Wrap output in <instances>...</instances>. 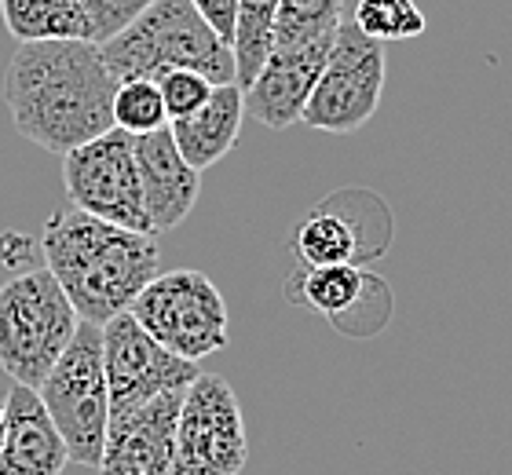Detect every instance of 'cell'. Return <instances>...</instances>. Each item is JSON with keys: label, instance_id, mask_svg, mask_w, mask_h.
<instances>
[{"label": "cell", "instance_id": "1", "mask_svg": "<svg viewBox=\"0 0 512 475\" xmlns=\"http://www.w3.org/2000/svg\"><path fill=\"white\" fill-rule=\"evenodd\" d=\"M118 81L92 41L19 44L4 70V103L22 139L70 154L114 128Z\"/></svg>", "mask_w": 512, "mask_h": 475}, {"label": "cell", "instance_id": "2", "mask_svg": "<svg viewBox=\"0 0 512 475\" xmlns=\"http://www.w3.org/2000/svg\"><path fill=\"white\" fill-rule=\"evenodd\" d=\"M41 253L44 267L74 304L77 318L92 326H103L128 311L161 264L154 234L114 227L74 205L48 216L41 231Z\"/></svg>", "mask_w": 512, "mask_h": 475}, {"label": "cell", "instance_id": "3", "mask_svg": "<svg viewBox=\"0 0 512 475\" xmlns=\"http://www.w3.org/2000/svg\"><path fill=\"white\" fill-rule=\"evenodd\" d=\"M114 81H158L194 70L213 85H235V52L194 11L191 0H150L118 37L99 44Z\"/></svg>", "mask_w": 512, "mask_h": 475}, {"label": "cell", "instance_id": "4", "mask_svg": "<svg viewBox=\"0 0 512 475\" xmlns=\"http://www.w3.org/2000/svg\"><path fill=\"white\" fill-rule=\"evenodd\" d=\"M77 311L48 267H33L0 285V366L15 384L41 388L77 333Z\"/></svg>", "mask_w": 512, "mask_h": 475}, {"label": "cell", "instance_id": "5", "mask_svg": "<svg viewBox=\"0 0 512 475\" xmlns=\"http://www.w3.org/2000/svg\"><path fill=\"white\" fill-rule=\"evenodd\" d=\"M44 410L59 428L70 465L99 468L103 439L110 424V391L103 373V326L77 322L74 340L66 344L48 377L41 380Z\"/></svg>", "mask_w": 512, "mask_h": 475}, {"label": "cell", "instance_id": "6", "mask_svg": "<svg viewBox=\"0 0 512 475\" xmlns=\"http://www.w3.org/2000/svg\"><path fill=\"white\" fill-rule=\"evenodd\" d=\"M128 315L158 340L161 348L187 362L227 348V304L202 271L154 275L132 300Z\"/></svg>", "mask_w": 512, "mask_h": 475}, {"label": "cell", "instance_id": "7", "mask_svg": "<svg viewBox=\"0 0 512 475\" xmlns=\"http://www.w3.org/2000/svg\"><path fill=\"white\" fill-rule=\"evenodd\" d=\"M384 95V44L370 41L355 22H341L330 59L311 88L300 121L315 132L352 136L377 114Z\"/></svg>", "mask_w": 512, "mask_h": 475}, {"label": "cell", "instance_id": "8", "mask_svg": "<svg viewBox=\"0 0 512 475\" xmlns=\"http://www.w3.org/2000/svg\"><path fill=\"white\" fill-rule=\"evenodd\" d=\"M246 461V417L235 388L216 373H198L176 417L172 475H242Z\"/></svg>", "mask_w": 512, "mask_h": 475}, {"label": "cell", "instance_id": "9", "mask_svg": "<svg viewBox=\"0 0 512 475\" xmlns=\"http://www.w3.org/2000/svg\"><path fill=\"white\" fill-rule=\"evenodd\" d=\"M136 136L110 128L63 154V187L70 205L114 227L150 234L136 169Z\"/></svg>", "mask_w": 512, "mask_h": 475}, {"label": "cell", "instance_id": "10", "mask_svg": "<svg viewBox=\"0 0 512 475\" xmlns=\"http://www.w3.org/2000/svg\"><path fill=\"white\" fill-rule=\"evenodd\" d=\"M103 373L110 391V417L136 410L165 391H183L198 377V362L161 348L136 318L121 311L103 322Z\"/></svg>", "mask_w": 512, "mask_h": 475}, {"label": "cell", "instance_id": "11", "mask_svg": "<svg viewBox=\"0 0 512 475\" xmlns=\"http://www.w3.org/2000/svg\"><path fill=\"white\" fill-rule=\"evenodd\" d=\"M183 391H165L136 410L114 413L99 454V475H172Z\"/></svg>", "mask_w": 512, "mask_h": 475}, {"label": "cell", "instance_id": "12", "mask_svg": "<svg viewBox=\"0 0 512 475\" xmlns=\"http://www.w3.org/2000/svg\"><path fill=\"white\" fill-rule=\"evenodd\" d=\"M333 37H319L308 44H286V48H271L267 63L253 77V85L242 92L246 99V114L260 121L264 128H289L297 125L304 106L311 99V88L319 81L322 66L330 59Z\"/></svg>", "mask_w": 512, "mask_h": 475}, {"label": "cell", "instance_id": "13", "mask_svg": "<svg viewBox=\"0 0 512 475\" xmlns=\"http://www.w3.org/2000/svg\"><path fill=\"white\" fill-rule=\"evenodd\" d=\"M136 169L143 187V209H147L150 234H165L180 227L198 205L202 194V172L191 169L172 143L169 125L147 136H136Z\"/></svg>", "mask_w": 512, "mask_h": 475}, {"label": "cell", "instance_id": "14", "mask_svg": "<svg viewBox=\"0 0 512 475\" xmlns=\"http://www.w3.org/2000/svg\"><path fill=\"white\" fill-rule=\"evenodd\" d=\"M70 454L59 428L44 410L41 395L26 384H11L4 399V443L0 475H63Z\"/></svg>", "mask_w": 512, "mask_h": 475}, {"label": "cell", "instance_id": "15", "mask_svg": "<svg viewBox=\"0 0 512 475\" xmlns=\"http://www.w3.org/2000/svg\"><path fill=\"white\" fill-rule=\"evenodd\" d=\"M293 285H297L293 300L308 304L311 311L326 315L333 326H341V329L355 311H363L366 322H370V333H377V329L384 326L388 311H392L388 285L377 275H370V271H363L359 264L300 267Z\"/></svg>", "mask_w": 512, "mask_h": 475}, {"label": "cell", "instance_id": "16", "mask_svg": "<svg viewBox=\"0 0 512 475\" xmlns=\"http://www.w3.org/2000/svg\"><path fill=\"white\" fill-rule=\"evenodd\" d=\"M242 121H246V99H242V88L238 85H216L213 95L205 99V106H198L191 117H180L172 121V143L183 154V161L191 169L205 172L213 169L216 161L227 158L231 147L238 143V132H242Z\"/></svg>", "mask_w": 512, "mask_h": 475}, {"label": "cell", "instance_id": "17", "mask_svg": "<svg viewBox=\"0 0 512 475\" xmlns=\"http://www.w3.org/2000/svg\"><path fill=\"white\" fill-rule=\"evenodd\" d=\"M0 19L19 44L88 41V22L74 0H0Z\"/></svg>", "mask_w": 512, "mask_h": 475}, {"label": "cell", "instance_id": "18", "mask_svg": "<svg viewBox=\"0 0 512 475\" xmlns=\"http://www.w3.org/2000/svg\"><path fill=\"white\" fill-rule=\"evenodd\" d=\"M275 15L278 0H238L231 52H235V85L246 92L267 55L275 48Z\"/></svg>", "mask_w": 512, "mask_h": 475}, {"label": "cell", "instance_id": "19", "mask_svg": "<svg viewBox=\"0 0 512 475\" xmlns=\"http://www.w3.org/2000/svg\"><path fill=\"white\" fill-rule=\"evenodd\" d=\"M293 253L304 267L319 264H355L359 234L341 212L319 209L293 231Z\"/></svg>", "mask_w": 512, "mask_h": 475}, {"label": "cell", "instance_id": "20", "mask_svg": "<svg viewBox=\"0 0 512 475\" xmlns=\"http://www.w3.org/2000/svg\"><path fill=\"white\" fill-rule=\"evenodd\" d=\"M344 22V0H278L275 48L333 37Z\"/></svg>", "mask_w": 512, "mask_h": 475}, {"label": "cell", "instance_id": "21", "mask_svg": "<svg viewBox=\"0 0 512 475\" xmlns=\"http://www.w3.org/2000/svg\"><path fill=\"white\" fill-rule=\"evenodd\" d=\"M352 22L377 44L410 41L425 33V11L417 8V0H359Z\"/></svg>", "mask_w": 512, "mask_h": 475}, {"label": "cell", "instance_id": "22", "mask_svg": "<svg viewBox=\"0 0 512 475\" xmlns=\"http://www.w3.org/2000/svg\"><path fill=\"white\" fill-rule=\"evenodd\" d=\"M169 125L165 103L154 81H121L114 92V128L128 136H147Z\"/></svg>", "mask_w": 512, "mask_h": 475}, {"label": "cell", "instance_id": "23", "mask_svg": "<svg viewBox=\"0 0 512 475\" xmlns=\"http://www.w3.org/2000/svg\"><path fill=\"white\" fill-rule=\"evenodd\" d=\"M161 92V103H165V117L172 121H180V117H191L198 106H205V99L213 95V81L202 74H194V70H172V74L158 77L154 81Z\"/></svg>", "mask_w": 512, "mask_h": 475}, {"label": "cell", "instance_id": "24", "mask_svg": "<svg viewBox=\"0 0 512 475\" xmlns=\"http://www.w3.org/2000/svg\"><path fill=\"white\" fill-rule=\"evenodd\" d=\"M74 4L88 22V41L107 44L147 8L150 0H74Z\"/></svg>", "mask_w": 512, "mask_h": 475}, {"label": "cell", "instance_id": "25", "mask_svg": "<svg viewBox=\"0 0 512 475\" xmlns=\"http://www.w3.org/2000/svg\"><path fill=\"white\" fill-rule=\"evenodd\" d=\"M194 11L202 15L209 26L216 30V37L224 44H231V33H235V15H238V0H191Z\"/></svg>", "mask_w": 512, "mask_h": 475}, {"label": "cell", "instance_id": "26", "mask_svg": "<svg viewBox=\"0 0 512 475\" xmlns=\"http://www.w3.org/2000/svg\"><path fill=\"white\" fill-rule=\"evenodd\" d=\"M0 443H4V402H0Z\"/></svg>", "mask_w": 512, "mask_h": 475}]
</instances>
